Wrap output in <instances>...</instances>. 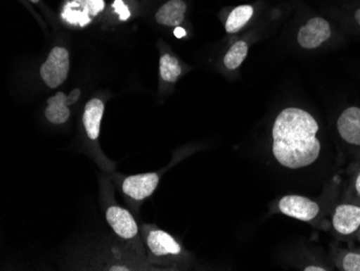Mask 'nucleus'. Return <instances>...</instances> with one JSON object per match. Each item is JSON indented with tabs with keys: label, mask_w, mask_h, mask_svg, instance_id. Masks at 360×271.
I'll use <instances>...</instances> for the list:
<instances>
[{
	"label": "nucleus",
	"mask_w": 360,
	"mask_h": 271,
	"mask_svg": "<svg viewBox=\"0 0 360 271\" xmlns=\"http://www.w3.org/2000/svg\"><path fill=\"white\" fill-rule=\"evenodd\" d=\"M30 1H32V3H38L39 0H30Z\"/></svg>",
	"instance_id": "obj_25"
},
{
	"label": "nucleus",
	"mask_w": 360,
	"mask_h": 271,
	"mask_svg": "<svg viewBox=\"0 0 360 271\" xmlns=\"http://www.w3.org/2000/svg\"><path fill=\"white\" fill-rule=\"evenodd\" d=\"M80 93L81 92L79 89H74V90L68 95V100H66V102H68V106H70V105L75 104V103L78 101L79 96H80Z\"/></svg>",
	"instance_id": "obj_19"
},
{
	"label": "nucleus",
	"mask_w": 360,
	"mask_h": 271,
	"mask_svg": "<svg viewBox=\"0 0 360 271\" xmlns=\"http://www.w3.org/2000/svg\"><path fill=\"white\" fill-rule=\"evenodd\" d=\"M359 239H360V234H359Z\"/></svg>",
	"instance_id": "obj_26"
},
{
	"label": "nucleus",
	"mask_w": 360,
	"mask_h": 271,
	"mask_svg": "<svg viewBox=\"0 0 360 271\" xmlns=\"http://www.w3.org/2000/svg\"><path fill=\"white\" fill-rule=\"evenodd\" d=\"M275 211L300 222L316 220L321 206L314 200L300 195H286L277 202Z\"/></svg>",
	"instance_id": "obj_4"
},
{
	"label": "nucleus",
	"mask_w": 360,
	"mask_h": 271,
	"mask_svg": "<svg viewBox=\"0 0 360 271\" xmlns=\"http://www.w3.org/2000/svg\"><path fill=\"white\" fill-rule=\"evenodd\" d=\"M149 262L162 267H177L186 262L188 255L179 242L169 232L159 228H149L146 234Z\"/></svg>",
	"instance_id": "obj_2"
},
{
	"label": "nucleus",
	"mask_w": 360,
	"mask_h": 271,
	"mask_svg": "<svg viewBox=\"0 0 360 271\" xmlns=\"http://www.w3.org/2000/svg\"><path fill=\"white\" fill-rule=\"evenodd\" d=\"M160 177L157 173L139 174L127 177L122 183L123 193L133 200L146 199L150 197L157 189Z\"/></svg>",
	"instance_id": "obj_9"
},
{
	"label": "nucleus",
	"mask_w": 360,
	"mask_h": 271,
	"mask_svg": "<svg viewBox=\"0 0 360 271\" xmlns=\"http://www.w3.org/2000/svg\"><path fill=\"white\" fill-rule=\"evenodd\" d=\"M304 271H327L328 269L325 268L323 266H319V265H307L304 268L302 269Z\"/></svg>",
	"instance_id": "obj_20"
},
{
	"label": "nucleus",
	"mask_w": 360,
	"mask_h": 271,
	"mask_svg": "<svg viewBox=\"0 0 360 271\" xmlns=\"http://www.w3.org/2000/svg\"><path fill=\"white\" fill-rule=\"evenodd\" d=\"M106 220L113 232L124 242L137 244L139 240V229L136 220L127 209L119 206H110L106 211Z\"/></svg>",
	"instance_id": "obj_6"
},
{
	"label": "nucleus",
	"mask_w": 360,
	"mask_h": 271,
	"mask_svg": "<svg viewBox=\"0 0 360 271\" xmlns=\"http://www.w3.org/2000/svg\"><path fill=\"white\" fill-rule=\"evenodd\" d=\"M187 5L183 0H169L155 13V21L160 25L178 27L185 20Z\"/></svg>",
	"instance_id": "obj_12"
},
{
	"label": "nucleus",
	"mask_w": 360,
	"mask_h": 271,
	"mask_svg": "<svg viewBox=\"0 0 360 271\" xmlns=\"http://www.w3.org/2000/svg\"><path fill=\"white\" fill-rule=\"evenodd\" d=\"M248 44L244 40L236 42L228 50L224 58V64L228 70H236L242 65L245 58H248Z\"/></svg>",
	"instance_id": "obj_16"
},
{
	"label": "nucleus",
	"mask_w": 360,
	"mask_h": 271,
	"mask_svg": "<svg viewBox=\"0 0 360 271\" xmlns=\"http://www.w3.org/2000/svg\"><path fill=\"white\" fill-rule=\"evenodd\" d=\"M319 131V122L309 111L299 107L283 109L271 130V151L276 163L289 170L312 165L321 155Z\"/></svg>",
	"instance_id": "obj_1"
},
{
	"label": "nucleus",
	"mask_w": 360,
	"mask_h": 271,
	"mask_svg": "<svg viewBox=\"0 0 360 271\" xmlns=\"http://www.w3.org/2000/svg\"><path fill=\"white\" fill-rule=\"evenodd\" d=\"M68 96L63 92L56 93L54 96L49 99L48 106L46 108V118L54 125H62L68 122L70 116L68 108Z\"/></svg>",
	"instance_id": "obj_13"
},
{
	"label": "nucleus",
	"mask_w": 360,
	"mask_h": 271,
	"mask_svg": "<svg viewBox=\"0 0 360 271\" xmlns=\"http://www.w3.org/2000/svg\"><path fill=\"white\" fill-rule=\"evenodd\" d=\"M338 266L343 271H360V253H345L338 262Z\"/></svg>",
	"instance_id": "obj_17"
},
{
	"label": "nucleus",
	"mask_w": 360,
	"mask_h": 271,
	"mask_svg": "<svg viewBox=\"0 0 360 271\" xmlns=\"http://www.w3.org/2000/svg\"><path fill=\"white\" fill-rule=\"evenodd\" d=\"M174 35L177 38H183L184 36H186V30H184L183 27L178 26V27H176L175 30H174Z\"/></svg>",
	"instance_id": "obj_23"
},
{
	"label": "nucleus",
	"mask_w": 360,
	"mask_h": 271,
	"mask_svg": "<svg viewBox=\"0 0 360 271\" xmlns=\"http://www.w3.org/2000/svg\"><path fill=\"white\" fill-rule=\"evenodd\" d=\"M254 15V8L250 5L238 6L229 14L226 22V33L236 34L240 32Z\"/></svg>",
	"instance_id": "obj_14"
},
{
	"label": "nucleus",
	"mask_w": 360,
	"mask_h": 271,
	"mask_svg": "<svg viewBox=\"0 0 360 271\" xmlns=\"http://www.w3.org/2000/svg\"><path fill=\"white\" fill-rule=\"evenodd\" d=\"M337 130L345 143L360 146V107H347L342 111L337 120Z\"/></svg>",
	"instance_id": "obj_10"
},
{
	"label": "nucleus",
	"mask_w": 360,
	"mask_h": 271,
	"mask_svg": "<svg viewBox=\"0 0 360 271\" xmlns=\"http://www.w3.org/2000/svg\"><path fill=\"white\" fill-rule=\"evenodd\" d=\"M105 105L100 99H92L86 103L84 111V125L86 135L92 141L100 137L101 122L104 115Z\"/></svg>",
	"instance_id": "obj_11"
},
{
	"label": "nucleus",
	"mask_w": 360,
	"mask_h": 271,
	"mask_svg": "<svg viewBox=\"0 0 360 271\" xmlns=\"http://www.w3.org/2000/svg\"><path fill=\"white\" fill-rule=\"evenodd\" d=\"M333 36V27L325 18L314 17L305 22L299 30L297 40L305 50H314L328 42Z\"/></svg>",
	"instance_id": "obj_5"
},
{
	"label": "nucleus",
	"mask_w": 360,
	"mask_h": 271,
	"mask_svg": "<svg viewBox=\"0 0 360 271\" xmlns=\"http://www.w3.org/2000/svg\"><path fill=\"white\" fill-rule=\"evenodd\" d=\"M112 7L115 9V12L119 14L121 21H127L131 17V12H129V8L124 5L122 0H115Z\"/></svg>",
	"instance_id": "obj_18"
},
{
	"label": "nucleus",
	"mask_w": 360,
	"mask_h": 271,
	"mask_svg": "<svg viewBox=\"0 0 360 271\" xmlns=\"http://www.w3.org/2000/svg\"><path fill=\"white\" fill-rule=\"evenodd\" d=\"M353 21L360 28V6H358L353 12Z\"/></svg>",
	"instance_id": "obj_21"
},
{
	"label": "nucleus",
	"mask_w": 360,
	"mask_h": 271,
	"mask_svg": "<svg viewBox=\"0 0 360 271\" xmlns=\"http://www.w3.org/2000/svg\"><path fill=\"white\" fill-rule=\"evenodd\" d=\"M354 189H355L356 195L360 198V172L357 174L355 182H354Z\"/></svg>",
	"instance_id": "obj_22"
},
{
	"label": "nucleus",
	"mask_w": 360,
	"mask_h": 271,
	"mask_svg": "<svg viewBox=\"0 0 360 271\" xmlns=\"http://www.w3.org/2000/svg\"><path fill=\"white\" fill-rule=\"evenodd\" d=\"M181 75L179 61L171 54L165 53L160 58V76L165 82L175 84Z\"/></svg>",
	"instance_id": "obj_15"
},
{
	"label": "nucleus",
	"mask_w": 360,
	"mask_h": 271,
	"mask_svg": "<svg viewBox=\"0 0 360 271\" xmlns=\"http://www.w3.org/2000/svg\"><path fill=\"white\" fill-rule=\"evenodd\" d=\"M110 270H129L127 267H121V266H115L111 267Z\"/></svg>",
	"instance_id": "obj_24"
},
{
	"label": "nucleus",
	"mask_w": 360,
	"mask_h": 271,
	"mask_svg": "<svg viewBox=\"0 0 360 271\" xmlns=\"http://www.w3.org/2000/svg\"><path fill=\"white\" fill-rule=\"evenodd\" d=\"M104 0H72L62 12L64 21L72 25L86 26L104 10Z\"/></svg>",
	"instance_id": "obj_7"
},
{
	"label": "nucleus",
	"mask_w": 360,
	"mask_h": 271,
	"mask_svg": "<svg viewBox=\"0 0 360 271\" xmlns=\"http://www.w3.org/2000/svg\"><path fill=\"white\" fill-rule=\"evenodd\" d=\"M70 53L63 46H56L40 68V76L49 88H58L68 79Z\"/></svg>",
	"instance_id": "obj_3"
},
{
	"label": "nucleus",
	"mask_w": 360,
	"mask_h": 271,
	"mask_svg": "<svg viewBox=\"0 0 360 271\" xmlns=\"http://www.w3.org/2000/svg\"><path fill=\"white\" fill-rule=\"evenodd\" d=\"M333 227L341 236H352L360 229V206L353 203L339 204L331 218Z\"/></svg>",
	"instance_id": "obj_8"
}]
</instances>
